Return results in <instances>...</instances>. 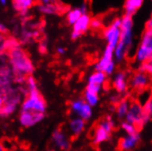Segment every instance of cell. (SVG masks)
<instances>
[{"mask_svg":"<svg viewBox=\"0 0 152 151\" xmlns=\"http://www.w3.org/2000/svg\"><path fill=\"white\" fill-rule=\"evenodd\" d=\"M7 28H6L5 25H3L2 23H0V33H7Z\"/></svg>","mask_w":152,"mask_h":151,"instance_id":"35","label":"cell"},{"mask_svg":"<svg viewBox=\"0 0 152 151\" xmlns=\"http://www.w3.org/2000/svg\"><path fill=\"white\" fill-rule=\"evenodd\" d=\"M39 11L42 14L46 15H54V14H60L61 13L63 10H65L64 7L59 5L57 2H50L47 4H43L39 7Z\"/></svg>","mask_w":152,"mask_h":151,"instance_id":"18","label":"cell"},{"mask_svg":"<svg viewBox=\"0 0 152 151\" xmlns=\"http://www.w3.org/2000/svg\"><path fill=\"white\" fill-rule=\"evenodd\" d=\"M125 120L132 123L137 128L142 127L143 125H145L147 123L149 122L144 115L142 104L137 101L130 103L129 109L127 111Z\"/></svg>","mask_w":152,"mask_h":151,"instance_id":"7","label":"cell"},{"mask_svg":"<svg viewBox=\"0 0 152 151\" xmlns=\"http://www.w3.org/2000/svg\"><path fill=\"white\" fill-rule=\"evenodd\" d=\"M106 79H107V75L104 71L95 70L88 77L87 83L98 85V86H102L103 87L106 82Z\"/></svg>","mask_w":152,"mask_h":151,"instance_id":"19","label":"cell"},{"mask_svg":"<svg viewBox=\"0 0 152 151\" xmlns=\"http://www.w3.org/2000/svg\"><path fill=\"white\" fill-rule=\"evenodd\" d=\"M85 120H83V118L79 116L72 118L69 123V128L71 133L75 136H80L85 129Z\"/></svg>","mask_w":152,"mask_h":151,"instance_id":"17","label":"cell"},{"mask_svg":"<svg viewBox=\"0 0 152 151\" xmlns=\"http://www.w3.org/2000/svg\"><path fill=\"white\" fill-rule=\"evenodd\" d=\"M90 23L91 17L88 15V13L83 14L80 18L72 25V32L71 34L72 39H78L83 34L87 32V30L90 28Z\"/></svg>","mask_w":152,"mask_h":151,"instance_id":"10","label":"cell"},{"mask_svg":"<svg viewBox=\"0 0 152 151\" xmlns=\"http://www.w3.org/2000/svg\"><path fill=\"white\" fill-rule=\"evenodd\" d=\"M151 82V75L137 71L135 72L129 81V86L136 91L144 90L148 87Z\"/></svg>","mask_w":152,"mask_h":151,"instance_id":"11","label":"cell"},{"mask_svg":"<svg viewBox=\"0 0 152 151\" xmlns=\"http://www.w3.org/2000/svg\"><path fill=\"white\" fill-rule=\"evenodd\" d=\"M150 1H152V0H150Z\"/></svg>","mask_w":152,"mask_h":151,"instance_id":"42","label":"cell"},{"mask_svg":"<svg viewBox=\"0 0 152 151\" xmlns=\"http://www.w3.org/2000/svg\"><path fill=\"white\" fill-rule=\"evenodd\" d=\"M9 58L15 73L21 76H28L34 71V65L27 53L18 46L9 49Z\"/></svg>","mask_w":152,"mask_h":151,"instance_id":"2","label":"cell"},{"mask_svg":"<svg viewBox=\"0 0 152 151\" xmlns=\"http://www.w3.org/2000/svg\"><path fill=\"white\" fill-rule=\"evenodd\" d=\"M112 85L118 94L126 93L128 90L129 85L127 74L125 71H117L116 73H115L112 80Z\"/></svg>","mask_w":152,"mask_h":151,"instance_id":"13","label":"cell"},{"mask_svg":"<svg viewBox=\"0 0 152 151\" xmlns=\"http://www.w3.org/2000/svg\"><path fill=\"white\" fill-rule=\"evenodd\" d=\"M137 71H143L149 75H152V62L149 61H147L145 62L139 63V67H138Z\"/></svg>","mask_w":152,"mask_h":151,"instance_id":"27","label":"cell"},{"mask_svg":"<svg viewBox=\"0 0 152 151\" xmlns=\"http://www.w3.org/2000/svg\"><path fill=\"white\" fill-rule=\"evenodd\" d=\"M115 126V122L110 115H107L96 125L94 129L92 141L95 146H101L107 142Z\"/></svg>","mask_w":152,"mask_h":151,"instance_id":"3","label":"cell"},{"mask_svg":"<svg viewBox=\"0 0 152 151\" xmlns=\"http://www.w3.org/2000/svg\"><path fill=\"white\" fill-rule=\"evenodd\" d=\"M40 1L43 3V4H47V3H50V2H58V1H60V0H40Z\"/></svg>","mask_w":152,"mask_h":151,"instance_id":"36","label":"cell"},{"mask_svg":"<svg viewBox=\"0 0 152 151\" xmlns=\"http://www.w3.org/2000/svg\"><path fill=\"white\" fill-rule=\"evenodd\" d=\"M44 118V113H37L30 111H21L19 121L25 127H30L40 122Z\"/></svg>","mask_w":152,"mask_h":151,"instance_id":"14","label":"cell"},{"mask_svg":"<svg viewBox=\"0 0 152 151\" xmlns=\"http://www.w3.org/2000/svg\"><path fill=\"white\" fill-rule=\"evenodd\" d=\"M16 105H17V102L15 101V99L10 100V101L5 103L3 108L1 110V113H0V115L7 116L9 115H11L16 109Z\"/></svg>","mask_w":152,"mask_h":151,"instance_id":"24","label":"cell"},{"mask_svg":"<svg viewBox=\"0 0 152 151\" xmlns=\"http://www.w3.org/2000/svg\"><path fill=\"white\" fill-rule=\"evenodd\" d=\"M65 52H66V50H65L63 47H59V48H57V53H58V54L63 55Z\"/></svg>","mask_w":152,"mask_h":151,"instance_id":"34","label":"cell"},{"mask_svg":"<svg viewBox=\"0 0 152 151\" xmlns=\"http://www.w3.org/2000/svg\"><path fill=\"white\" fill-rule=\"evenodd\" d=\"M145 0H125L124 12L125 15L133 17L144 5Z\"/></svg>","mask_w":152,"mask_h":151,"instance_id":"16","label":"cell"},{"mask_svg":"<svg viewBox=\"0 0 152 151\" xmlns=\"http://www.w3.org/2000/svg\"><path fill=\"white\" fill-rule=\"evenodd\" d=\"M5 148H3V146H1V145H0V151H3Z\"/></svg>","mask_w":152,"mask_h":151,"instance_id":"39","label":"cell"},{"mask_svg":"<svg viewBox=\"0 0 152 151\" xmlns=\"http://www.w3.org/2000/svg\"><path fill=\"white\" fill-rule=\"evenodd\" d=\"M52 141L58 148L61 150H67L70 148V146H71L68 136L65 135V133L62 130H61V129H57V130L53 132Z\"/></svg>","mask_w":152,"mask_h":151,"instance_id":"15","label":"cell"},{"mask_svg":"<svg viewBox=\"0 0 152 151\" xmlns=\"http://www.w3.org/2000/svg\"><path fill=\"white\" fill-rule=\"evenodd\" d=\"M22 111L45 113L46 103L38 89L29 92L28 96L22 104Z\"/></svg>","mask_w":152,"mask_h":151,"instance_id":"6","label":"cell"},{"mask_svg":"<svg viewBox=\"0 0 152 151\" xmlns=\"http://www.w3.org/2000/svg\"><path fill=\"white\" fill-rule=\"evenodd\" d=\"M148 61H151V62H152V55H151V57H150V58H149V60H148Z\"/></svg>","mask_w":152,"mask_h":151,"instance_id":"40","label":"cell"},{"mask_svg":"<svg viewBox=\"0 0 152 151\" xmlns=\"http://www.w3.org/2000/svg\"><path fill=\"white\" fill-rule=\"evenodd\" d=\"M152 55V28H146L141 35L138 46L136 49L134 59L137 63L149 60Z\"/></svg>","mask_w":152,"mask_h":151,"instance_id":"4","label":"cell"},{"mask_svg":"<svg viewBox=\"0 0 152 151\" xmlns=\"http://www.w3.org/2000/svg\"><path fill=\"white\" fill-rule=\"evenodd\" d=\"M4 104H5V102H4V99L2 98L1 96H0V113H1V110H2L3 106H4Z\"/></svg>","mask_w":152,"mask_h":151,"instance_id":"37","label":"cell"},{"mask_svg":"<svg viewBox=\"0 0 152 151\" xmlns=\"http://www.w3.org/2000/svg\"><path fill=\"white\" fill-rule=\"evenodd\" d=\"M120 40L114 49V57L116 62L123 61L129 54L134 41V21L131 16L124 15L121 18Z\"/></svg>","mask_w":152,"mask_h":151,"instance_id":"1","label":"cell"},{"mask_svg":"<svg viewBox=\"0 0 152 151\" xmlns=\"http://www.w3.org/2000/svg\"><path fill=\"white\" fill-rule=\"evenodd\" d=\"M86 89L91 90V91H93V92H95V93H100L102 92L103 87H102V86H98V85H94V84L87 83V85H86Z\"/></svg>","mask_w":152,"mask_h":151,"instance_id":"30","label":"cell"},{"mask_svg":"<svg viewBox=\"0 0 152 151\" xmlns=\"http://www.w3.org/2000/svg\"><path fill=\"white\" fill-rule=\"evenodd\" d=\"M0 3L2 5H6L7 4V0H0Z\"/></svg>","mask_w":152,"mask_h":151,"instance_id":"38","label":"cell"},{"mask_svg":"<svg viewBox=\"0 0 152 151\" xmlns=\"http://www.w3.org/2000/svg\"><path fill=\"white\" fill-rule=\"evenodd\" d=\"M36 4L35 0H13L14 8L21 15H26L28 10Z\"/></svg>","mask_w":152,"mask_h":151,"instance_id":"20","label":"cell"},{"mask_svg":"<svg viewBox=\"0 0 152 151\" xmlns=\"http://www.w3.org/2000/svg\"><path fill=\"white\" fill-rule=\"evenodd\" d=\"M151 16H152V10H151Z\"/></svg>","mask_w":152,"mask_h":151,"instance_id":"41","label":"cell"},{"mask_svg":"<svg viewBox=\"0 0 152 151\" xmlns=\"http://www.w3.org/2000/svg\"><path fill=\"white\" fill-rule=\"evenodd\" d=\"M121 129L126 134H132V133L138 132V128L135 125H133L132 123H130L126 120L121 123Z\"/></svg>","mask_w":152,"mask_h":151,"instance_id":"26","label":"cell"},{"mask_svg":"<svg viewBox=\"0 0 152 151\" xmlns=\"http://www.w3.org/2000/svg\"><path fill=\"white\" fill-rule=\"evenodd\" d=\"M146 28H152V16L147 20V22H146Z\"/></svg>","mask_w":152,"mask_h":151,"instance_id":"33","label":"cell"},{"mask_svg":"<svg viewBox=\"0 0 152 151\" xmlns=\"http://www.w3.org/2000/svg\"><path fill=\"white\" fill-rule=\"evenodd\" d=\"M140 141V135L138 132L132 134H126L120 138L118 142V147L123 151L133 150L137 147Z\"/></svg>","mask_w":152,"mask_h":151,"instance_id":"12","label":"cell"},{"mask_svg":"<svg viewBox=\"0 0 152 151\" xmlns=\"http://www.w3.org/2000/svg\"><path fill=\"white\" fill-rule=\"evenodd\" d=\"M116 61L114 57V48L106 45L100 59L95 63V70L104 71L107 76L112 75L115 71Z\"/></svg>","mask_w":152,"mask_h":151,"instance_id":"5","label":"cell"},{"mask_svg":"<svg viewBox=\"0 0 152 151\" xmlns=\"http://www.w3.org/2000/svg\"><path fill=\"white\" fill-rule=\"evenodd\" d=\"M82 15H83V12L81 11L80 7H75V8L70 9L69 11L67 12V15H66L67 22L70 25H73L76 21L80 18V17Z\"/></svg>","mask_w":152,"mask_h":151,"instance_id":"23","label":"cell"},{"mask_svg":"<svg viewBox=\"0 0 152 151\" xmlns=\"http://www.w3.org/2000/svg\"><path fill=\"white\" fill-rule=\"evenodd\" d=\"M130 102L127 99H121L117 104L115 108V115L119 120H125L127 111L129 109Z\"/></svg>","mask_w":152,"mask_h":151,"instance_id":"21","label":"cell"},{"mask_svg":"<svg viewBox=\"0 0 152 151\" xmlns=\"http://www.w3.org/2000/svg\"><path fill=\"white\" fill-rule=\"evenodd\" d=\"M143 111L144 115L147 117V119L150 121L152 119V96H149L148 98L143 104Z\"/></svg>","mask_w":152,"mask_h":151,"instance_id":"25","label":"cell"},{"mask_svg":"<svg viewBox=\"0 0 152 151\" xmlns=\"http://www.w3.org/2000/svg\"><path fill=\"white\" fill-rule=\"evenodd\" d=\"M80 9H81V11L83 12V14H85V13H87V11H88V5H87V3H83L80 7Z\"/></svg>","mask_w":152,"mask_h":151,"instance_id":"32","label":"cell"},{"mask_svg":"<svg viewBox=\"0 0 152 151\" xmlns=\"http://www.w3.org/2000/svg\"><path fill=\"white\" fill-rule=\"evenodd\" d=\"M71 110L77 116L88 121L93 116V106L86 103L84 99H76L71 103Z\"/></svg>","mask_w":152,"mask_h":151,"instance_id":"9","label":"cell"},{"mask_svg":"<svg viewBox=\"0 0 152 151\" xmlns=\"http://www.w3.org/2000/svg\"><path fill=\"white\" fill-rule=\"evenodd\" d=\"M121 18H115L111 22L110 25H108L103 30V37L106 41V45H109L114 49L117 45V43L120 40L121 36Z\"/></svg>","mask_w":152,"mask_h":151,"instance_id":"8","label":"cell"},{"mask_svg":"<svg viewBox=\"0 0 152 151\" xmlns=\"http://www.w3.org/2000/svg\"><path fill=\"white\" fill-rule=\"evenodd\" d=\"M27 82H28V92L30 91H34L38 89L37 86V82L36 80L31 76V75H28L27 77Z\"/></svg>","mask_w":152,"mask_h":151,"instance_id":"29","label":"cell"},{"mask_svg":"<svg viewBox=\"0 0 152 151\" xmlns=\"http://www.w3.org/2000/svg\"><path fill=\"white\" fill-rule=\"evenodd\" d=\"M83 99L86 103H88L93 107L96 106L100 101L99 93L93 92L91 90H88V89H85L83 93Z\"/></svg>","mask_w":152,"mask_h":151,"instance_id":"22","label":"cell"},{"mask_svg":"<svg viewBox=\"0 0 152 151\" xmlns=\"http://www.w3.org/2000/svg\"><path fill=\"white\" fill-rule=\"evenodd\" d=\"M103 28V21L99 18H91V23H90V28H92L94 31L100 30Z\"/></svg>","mask_w":152,"mask_h":151,"instance_id":"28","label":"cell"},{"mask_svg":"<svg viewBox=\"0 0 152 151\" xmlns=\"http://www.w3.org/2000/svg\"><path fill=\"white\" fill-rule=\"evenodd\" d=\"M110 103L112 104H116L119 101H120L121 100V98H120V97H119V95H118V93L117 94H114V95H111L110 96Z\"/></svg>","mask_w":152,"mask_h":151,"instance_id":"31","label":"cell"}]
</instances>
